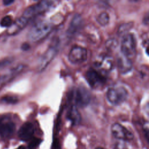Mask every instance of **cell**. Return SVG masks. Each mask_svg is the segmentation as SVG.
Masks as SVG:
<instances>
[{
    "instance_id": "5",
    "label": "cell",
    "mask_w": 149,
    "mask_h": 149,
    "mask_svg": "<svg viewBox=\"0 0 149 149\" xmlns=\"http://www.w3.org/2000/svg\"><path fill=\"white\" fill-rule=\"evenodd\" d=\"M127 95V90L123 87H111L106 93L107 100L113 105H118L123 103L126 100Z\"/></svg>"
},
{
    "instance_id": "3",
    "label": "cell",
    "mask_w": 149,
    "mask_h": 149,
    "mask_svg": "<svg viewBox=\"0 0 149 149\" xmlns=\"http://www.w3.org/2000/svg\"><path fill=\"white\" fill-rule=\"evenodd\" d=\"M69 100L73 102V105L81 108L86 107L90 101V94L84 87H79L73 89L69 94Z\"/></svg>"
},
{
    "instance_id": "20",
    "label": "cell",
    "mask_w": 149,
    "mask_h": 149,
    "mask_svg": "<svg viewBox=\"0 0 149 149\" xmlns=\"http://www.w3.org/2000/svg\"><path fill=\"white\" fill-rule=\"evenodd\" d=\"M118 45V41L113 38H111L108 39L105 43V47L107 49L109 50H113L115 49Z\"/></svg>"
},
{
    "instance_id": "16",
    "label": "cell",
    "mask_w": 149,
    "mask_h": 149,
    "mask_svg": "<svg viewBox=\"0 0 149 149\" xmlns=\"http://www.w3.org/2000/svg\"><path fill=\"white\" fill-rule=\"evenodd\" d=\"M95 66L102 70L108 72L112 69L113 67L112 61L108 56H102L100 57L95 62Z\"/></svg>"
},
{
    "instance_id": "23",
    "label": "cell",
    "mask_w": 149,
    "mask_h": 149,
    "mask_svg": "<svg viewBox=\"0 0 149 149\" xmlns=\"http://www.w3.org/2000/svg\"><path fill=\"white\" fill-rule=\"evenodd\" d=\"M41 143V140L38 138H34L31 140L28 145V149H36Z\"/></svg>"
},
{
    "instance_id": "27",
    "label": "cell",
    "mask_w": 149,
    "mask_h": 149,
    "mask_svg": "<svg viewBox=\"0 0 149 149\" xmlns=\"http://www.w3.org/2000/svg\"><path fill=\"white\" fill-rule=\"evenodd\" d=\"M143 23L145 24H148V15H147L144 18Z\"/></svg>"
},
{
    "instance_id": "13",
    "label": "cell",
    "mask_w": 149,
    "mask_h": 149,
    "mask_svg": "<svg viewBox=\"0 0 149 149\" xmlns=\"http://www.w3.org/2000/svg\"><path fill=\"white\" fill-rule=\"evenodd\" d=\"M24 69V66L19 65L10 69L8 72L0 76V84H4L11 81L17 74L20 73Z\"/></svg>"
},
{
    "instance_id": "12",
    "label": "cell",
    "mask_w": 149,
    "mask_h": 149,
    "mask_svg": "<svg viewBox=\"0 0 149 149\" xmlns=\"http://www.w3.org/2000/svg\"><path fill=\"white\" fill-rule=\"evenodd\" d=\"M29 20L23 16L16 19L11 26L8 27V33L10 35H15L23 30L27 24Z\"/></svg>"
},
{
    "instance_id": "8",
    "label": "cell",
    "mask_w": 149,
    "mask_h": 149,
    "mask_svg": "<svg viewBox=\"0 0 149 149\" xmlns=\"http://www.w3.org/2000/svg\"><path fill=\"white\" fill-rule=\"evenodd\" d=\"M111 133L115 138L120 140L130 141L133 139V133L118 123H115L112 125Z\"/></svg>"
},
{
    "instance_id": "10",
    "label": "cell",
    "mask_w": 149,
    "mask_h": 149,
    "mask_svg": "<svg viewBox=\"0 0 149 149\" xmlns=\"http://www.w3.org/2000/svg\"><path fill=\"white\" fill-rule=\"evenodd\" d=\"M34 132V127L33 125L29 122L24 123L20 127L19 132L18 136L20 140L22 141H28L33 136Z\"/></svg>"
},
{
    "instance_id": "7",
    "label": "cell",
    "mask_w": 149,
    "mask_h": 149,
    "mask_svg": "<svg viewBox=\"0 0 149 149\" xmlns=\"http://www.w3.org/2000/svg\"><path fill=\"white\" fill-rule=\"evenodd\" d=\"M86 78L89 85L94 88L102 86L106 81V78L97 70L90 69L86 73Z\"/></svg>"
},
{
    "instance_id": "1",
    "label": "cell",
    "mask_w": 149,
    "mask_h": 149,
    "mask_svg": "<svg viewBox=\"0 0 149 149\" xmlns=\"http://www.w3.org/2000/svg\"><path fill=\"white\" fill-rule=\"evenodd\" d=\"M53 25L48 20H41L34 23L30 29L27 37L33 42L38 41L45 37L52 30Z\"/></svg>"
},
{
    "instance_id": "17",
    "label": "cell",
    "mask_w": 149,
    "mask_h": 149,
    "mask_svg": "<svg viewBox=\"0 0 149 149\" xmlns=\"http://www.w3.org/2000/svg\"><path fill=\"white\" fill-rule=\"evenodd\" d=\"M67 118L73 125H78L81 121V115L77 108L72 105L67 113Z\"/></svg>"
},
{
    "instance_id": "18",
    "label": "cell",
    "mask_w": 149,
    "mask_h": 149,
    "mask_svg": "<svg viewBox=\"0 0 149 149\" xmlns=\"http://www.w3.org/2000/svg\"><path fill=\"white\" fill-rule=\"evenodd\" d=\"M97 21L101 26H107L109 22V16L106 12H101L97 17Z\"/></svg>"
},
{
    "instance_id": "6",
    "label": "cell",
    "mask_w": 149,
    "mask_h": 149,
    "mask_svg": "<svg viewBox=\"0 0 149 149\" xmlns=\"http://www.w3.org/2000/svg\"><path fill=\"white\" fill-rule=\"evenodd\" d=\"M87 58V49L79 45L73 46L69 51L68 55L69 61L73 64L81 63Z\"/></svg>"
},
{
    "instance_id": "29",
    "label": "cell",
    "mask_w": 149,
    "mask_h": 149,
    "mask_svg": "<svg viewBox=\"0 0 149 149\" xmlns=\"http://www.w3.org/2000/svg\"><path fill=\"white\" fill-rule=\"evenodd\" d=\"M17 149H25L24 148V146H20L18 148H17Z\"/></svg>"
},
{
    "instance_id": "24",
    "label": "cell",
    "mask_w": 149,
    "mask_h": 149,
    "mask_svg": "<svg viewBox=\"0 0 149 149\" xmlns=\"http://www.w3.org/2000/svg\"><path fill=\"white\" fill-rule=\"evenodd\" d=\"M52 149H61L60 144L59 143V140L58 139H55L52 144Z\"/></svg>"
},
{
    "instance_id": "15",
    "label": "cell",
    "mask_w": 149,
    "mask_h": 149,
    "mask_svg": "<svg viewBox=\"0 0 149 149\" xmlns=\"http://www.w3.org/2000/svg\"><path fill=\"white\" fill-rule=\"evenodd\" d=\"M15 130V125L13 122L8 121L2 122L0 124V135L3 137H9L14 133Z\"/></svg>"
},
{
    "instance_id": "28",
    "label": "cell",
    "mask_w": 149,
    "mask_h": 149,
    "mask_svg": "<svg viewBox=\"0 0 149 149\" xmlns=\"http://www.w3.org/2000/svg\"><path fill=\"white\" fill-rule=\"evenodd\" d=\"M4 120V118L3 116H0V124Z\"/></svg>"
},
{
    "instance_id": "21",
    "label": "cell",
    "mask_w": 149,
    "mask_h": 149,
    "mask_svg": "<svg viewBox=\"0 0 149 149\" xmlns=\"http://www.w3.org/2000/svg\"><path fill=\"white\" fill-rule=\"evenodd\" d=\"M12 23L13 22L11 16H5L1 19L0 22V24L1 26L4 27H9L12 24Z\"/></svg>"
},
{
    "instance_id": "25",
    "label": "cell",
    "mask_w": 149,
    "mask_h": 149,
    "mask_svg": "<svg viewBox=\"0 0 149 149\" xmlns=\"http://www.w3.org/2000/svg\"><path fill=\"white\" fill-rule=\"evenodd\" d=\"M21 47H22V49L23 51H27V49H29L30 46H29V45L27 43H24V44H22Z\"/></svg>"
},
{
    "instance_id": "11",
    "label": "cell",
    "mask_w": 149,
    "mask_h": 149,
    "mask_svg": "<svg viewBox=\"0 0 149 149\" xmlns=\"http://www.w3.org/2000/svg\"><path fill=\"white\" fill-rule=\"evenodd\" d=\"M83 23V20L81 15L76 14L71 20L69 26L67 30V34L69 36L75 35L81 28Z\"/></svg>"
},
{
    "instance_id": "14",
    "label": "cell",
    "mask_w": 149,
    "mask_h": 149,
    "mask_svg": "<svg viewBox=\"0 0 149 149\" xmlns=\"http://www.w3.org/2000/svg\"><path fill=\"white\" fill-rule=\"evenodd\" d=\"M117 65L119 72L122 74L127 73L132 68V60L125 57L122 55L118 58Z\"/></svg>"
},
{
    "instance_id": "2",
    "label": "cell",
    "mask_w": 149,
    "mask_h": 149,
    "mask_svg": "<svg viewBox=\"0 0 149 149\" xmlns=\"http://www.w3.org/2000/svg\"><path fill=\"white\" fill-rule=\"evenodd\" d=\"M54 1H42L27 8L23 12V17L29 20L52 8L55 5Z\"/></svg>"
},
{
    "instance_id": "22",
    "label": "cell",
    "mask_w": 149,
    "mask_h": 149,
    "mask_svg": "<svg viewBox=\"0 0 149 149\" xmlns=\"http://www.w3.org/2000/svg\"><path fill=\"white\" fill-rule=\"evenodd\" d=\"M3 102L6 104H15L18 101L17 98L13 95H5L1 98Z\"/></svg>"
},
{
    "instance_id": "26",
    "label": "cell",
    "mask_w": 149,
    "mask_h": 149,
    "mask_svg": "<svg viewBox=\"0 0 149 149\" xmlns=\"http://www.w3.org/2000/svg\"><path fill=\"white\" fill-rule=\"evenodd\" d=\"M14 2L13 0H3V3L4 5H9L11 3H12Z\"/></svg>"
},
{
    "instance_id": "19",
    "label": "cell",
    "mask_w": 149,
    "mask_h": 149,
    "mask_svg": "<svg viewBox=\"0 0 149 149\" xmlns=\"http://www.w3.org/2000/svg\"><path fill=\"white\" fill-rule=\"evenodd\" d=\"M133 26V23L132 22H129V23L122 24L119 27L118 33L119 34L125 35V34L128 33L127 32L132 28Z\"/></svg>"
},
{
    "instance_id": "9",
    "label": "cell",
    "mask_w": 149,
    "mask_h": 149,
    "mask_svg": "<svg viewBox=\"0 0 149 149\" xmlns=\"http://www.w3.org/2000/svg\"><path fill=\"white\" fill-rule=\"evenodd\" d=\"M58 42L55 44L51 45L47 51L44 54L40 62L39 70L40 72L44 70L48 65L51 62V61L54 59L55 56L58 52Z\"/></svg>"
},
{
    "instance_id": "4",
    "label": "cell",
    "mask_w": 149,
    "mask_h": 149,
    "mask_svg": "<svg viewBox=\"0 0 149 149\" xmlns=\"http://www.w3.org/2000/svg\"><path fill=\"white\" fill-rule=\"evenodd\" d=\"M122 55L125 57L132 59L136 55V45L134 36L131 33L123 35L120 44Z\"/></svg>"
},
{
    "instance_id": "30",
    "label": "cell",
    "mask_w": 149,
    "mask_h": 149,
    "mask_svg": "<svg viewBox=\"0 0 149 149\" xmlns=\"http://www.w3.org/2000/svg\"><path fill=\"white\" fill-rule=\"evenodd\" d=\"M95 149H104V148H101V147H98V148H97Z\"/></svg>"
}]
</instances>
